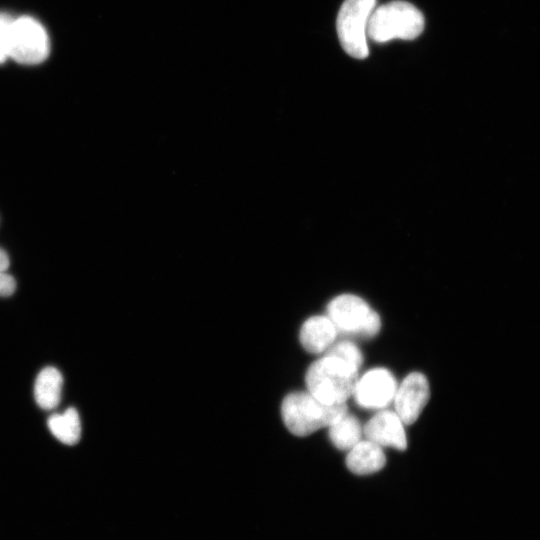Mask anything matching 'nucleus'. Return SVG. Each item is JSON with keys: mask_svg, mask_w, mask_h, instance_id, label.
Instances as JSON below:
<instances>
[{"mask_svg": "<svg viewBox=\"0 0 540 540\" xmlns=\"http://www.w3.org/2000/svg\"><path fill=\"white\" fill-rule=\"evenodd\" d=\"M347 412L343 403L328 404L309 392H292L282 401L281 414L287 429L296 436H307L330 426Z\"/></svg>", "mask_w": 540, "mask_h": 540, "instance_id": "1", "label": "nucleus"}, {"mask_svg": "<svg viewBox=\"0 0 540 540\" xmlns=\"http://www.w3.org/2000/svg\"><path fill=\"white\" fill-rule=\"evenodd\" d=\"M308 392L318 400L333 404L343 403L354 394L358 369L333 356L313 362L305 375Z\"/></svg>", "mask_w": 540, "mask_h": 540, "instance_id": "2", "label": "nucleus"}, {"mask_svg": "<svg viewBox=\"0 0 540 540\" xmlns=\"http://www.w3.org/2000/svg\"><path fill=\"white\" fill-rule=\"evenodd\" d=\"M424 16L414 5L392 1L375 7L367 27V37L377 43L393 39L412 40L424 29Z\"/></svg>", "mask_w": 540, "mask_h": 540, "instance_id": "3", "label": "nucleus"}, {"mask_svg": "<svg viewBox=\"0 0 540 540\" xmlns=\"http://www.w3.org/2000/svg\"><path fill=\"white\" fill-rule=\"evenodd\" d=\"M327 316L337 333L346 336L371 338L381 328L378 313L363 299L351 294H343L331 300L327 306Z\"/></svg>", "mask_w": 540, "mask_h": 540, "instance_id": "4", "label": "nucleus"}, {"mask_svg": "<svg viewBox=\"0 0 540 540\" xmlns=\"http://www.w3.org/2000/svg\"><path fill=\"white\" fill-rule=\"evenodd\" d=\"M377 0H345L337 16V33L345 52L357 59L369 54L367 27Z\"/></svg>", "mask_w": 540, "mask_h": 540, "instance_id": "5", "label": "nucleus"}, {"mask_svg": "<svg viewBox=\"0 0 540 540\" xmlns=\"http://www.w3.org/2000/svg\"><path fill=\"white\" fill-rule=\"evenodd\" d=\"M49 49L47 32L37 20L28 16L13 20L9 57L21 64H38L47 58Z\"/></svg>", "mask_w": 540, "mask_h": 540, "instance_id": "6", "label": "nucleus"}, {"mask_svg": "<svg viewBox=\"0 0 540 540\" xmlns=\"http://www.w3.org/2000/svg\"><path fill=\"white\" fill-rule=\"evenodd\" d=\"M430 396L426 376L419 372L408 374L394 395L395 412L405 425L413 424Z\"/></svg>", "mask_w": 540, "mask_h": 540, "instance_id": "7", "label": "nucleus"}, {"mask_svg": "<svg viewBox=\"0 0 540 540\" xmlns=\"http://www.w3.org/2000/svg\"><path fill=\"white\" fill-rule=\"evenodd\" d=\"M396 390V380L392 373L385 368H375L358 380L354 396L359 406L379 409L390 403Z\"/></svg>", "mask_w": 540, "mask_h": 540, "instance_id": "8", "label": "nucleus"}, {"mask_svg": "<svg viewBox=\"0 0 540 540\" xmlns=\"http://www.w3.org/2000/svg\"><path fill=\"white\" fill-rule=\"evenodd\" d=\"M363 431L367 440L381 447L390 446L398 450L407 447L403 422L396 412L383 410L377 413L365 424Z\"/></svg>", "mask_w": 540, "mask_h": 540, "instance_id": "9", "label": "nucleus"}, {"mask_svg": "<svg viewBox=\"0 0 540 540\" xmlns=\"http://www.w3.org/2000/svg\"><path fill=\"white\" fill-rule=\"evenodd\" d=\"M337 330L328 316H313L302 325L299 333L300 343L309 353L326 351L335 341Z\"/></svg>", "mask_w": 540, "mask_h": 540, "instance_id": "10", "label": "nucleus"}, {"mask_svg": "<svg viewBox=\"0 0 540 540\" xmlns=\"http://www.w3.org/2000/svg\"><path fill=\"white\" fill-rule=\"evenodd\" d=\"M386 463V457L381 446L365 440L359 441L347 454L346 465L357 475H368L381 470Z\"/></svg>", "mask_w": 540, "mask_h": 540, "instance_id": "11", "label": "nucleus"}, {"mask_svg": "<svg viewBox=\"0 0 540 540\" xmlns=\"http://www.w3.org/2000/svg\"><path fill=\"white\" fill-rule=\"evenodd\" d=\"M63 378L55 367H45L38 374L34 396L38 406L44 410H52L61 400Z\"/></svg>", "mask_w": 540, "mask_h": 540, "instance_id": "12", "label": "nucleus"}, {"mask_svg": "<svg viewBox=\"0 0 540 540\" xmlns=\"http://www.w3.org/2000/svg\"><path fill=\"white\" fill-rule=\"evenodd\" d=\"M51 433L66 445H75L81 436V423L77 410L68 408L63 413L53 414L48 419Z\"/></svg>", "mask_w": 540, "mask_h": 540, "instance_id": "13", "label": "nucleus"}, {"mask_svg": "<svg viewBox=\"0 0 540 540\" xmlns=\"http://www.w3.org/2000/svg\"><path fill=\"white\" fill-rule=\"evenodd\" d=\"M361 435L360 422L347 412L329 426V438L340 450H350L360 441Z\"/></svg>", "mask_w": 540, "mask_h": 540, "instance_id": "14", "label": "nucleus"}, {"mask_svg": "<svg viewBox=\"0 0 540 540\" xmlns=\"http://www.w3.org/2000/svg\"><path fill=\"white\" fill-rule=\"evenodd\" d=\"M327 356L337 357L353 366L357 369L363 362V356L359 348L350 341H341L334 345H331L327 350Z\"/></svg>", "mask_w": 540, "mask_h": 540, "instance_id": "15", "label": "nucleus"}, {"mask_svg": "<svg viewBox=\"0 0 540 540\" xmlns=\"http://www.w3.org/2000/svg\"><path fill=\"white\" fill-rule=\"evenodd\" d=\"M13 20L9 15L0 13V63L9 57L10 35Z\"/></svg>", "mask_w": 540, "mask_h": 540, "instance_id": "16", "label": "nucleus"}, {"mask_svg": "<svg viewBox=\"0 0 540 540\" xmlns=\"http://www.w3.org/2000/svg\"><path fill=\"white\" fill-rule=\"evenodd\" d=\"M15 289V279L10 274L6 273V271H0V296H10L14 293Z\"/></svg>", "mask_w": 540, "mask_h": 540, "instance_id": "17", "label": "nucleus"}, {"mask_svg": "<svg viewBox=\"0 0 540 540\" xmlns=\"http://www.w3.org/2000/svg\"><path fill=\"white\" fill-rule=\"evenodd\" d=\"M9 265H10V261H9V257H8V254L0 248V271H7V269L9 268Z\"/></svg>", "mask_w": 540, "mask_h": 540, "instance_id": "18", "label": "nucleus"}]
</instances>
